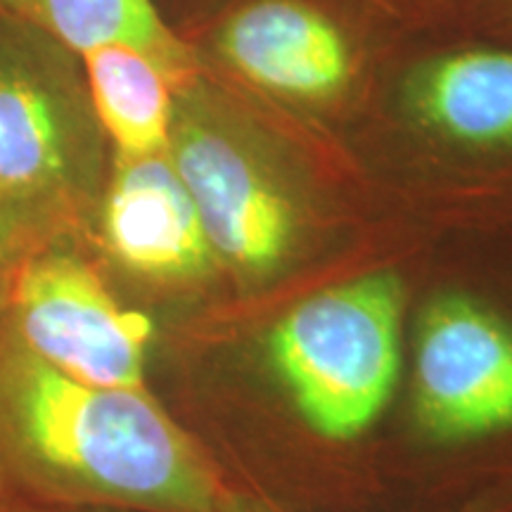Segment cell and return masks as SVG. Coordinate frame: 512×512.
I'll return each mask as SVG.
<instances>
[{"instance_id":"3","label":"cell","mask_w":512,"mask_h":512,"mask_svg":"<svg viewBox=\"0 0 512 512\" xmlns=\"http://www.w3.org/2000/svg\"><path fill=\"white\" fill-rule=\"evenodd\" d=\"M403 287L373 273L304 299L268 349L304 420L325 439H354L387 406L399 377Z\"/></svg>"},{"instance_id":"11","label":"cell","mask_w":512,"mask_h":512,"mask_svg":"<svg viewBox=\"0 0 512 512\" xmlns=\"http://www.w3.org/2000/svg\"><path fill=\"white\" fill-rule=\"evenodd\" d=\"M0 8L76 55L121 43L157 57L183 86L195 81L190 50L166 27L152 0H0Z\"/></svg>"},{"instance_id":"13","label":"cell","mask_w":512,"mask_h":512,"mask_svg":"<svg viewBox=\"0 0 512 512\" xmlns=\"http://www.w3.org/2000/svg\"><path fill=\"white\" fill-rule=\"evenodd\" d=\"M38 512H100V510H38Z\"/></svg>"},{"instance_id":"8","label":"cell","mask_w":512,"mask_h":512,"mask_svg":"<svg viewBox=\"0 0 512 512\" xmlns=\"http://www.w3.org/2000/svg\"><path fill=\"white\" fill-rule=\"evenodd\" d=\"M216 48L249 81L292 98H328L351 72L339 29L294 0H261L235 12L216 36Z\"/></svg>"},{"instance_id":"5","label":"cell","mask_w":512,"mask_h":512,"mask_svg":"<svg viewBox=\"0 0 512 512\" xmlns=\"http://www.w3.org/2000/svg\"><path fill=\"white\" fill-rule=\"evenodd\" d=\"M169 157L188 188L216 261L240 273L273 271L294 240L292 204L195 95H176Z\"/></svg>"},{"instance_id":"10","label":"cell","mask_w":512,"mask_h":512,"mask_svg":"<svg viewBox=\"0 0 512 512\" xmlns=\"http://www.w3.org/2000/svg\"><path fill=\"white\" fill-rule=\"evenodd\" d=\"M411 107L460 143H512V53L472 50L430 64L411 83Z\"/></svg>"},{"instance_id":"4","label":"cell","mask_w":512,"mask_h":512,"mask_svg":"<svg viewBox=\"0 0 512 512\" xmlns=\"http://www.w3.org/2000/svg\"><path fill=\"white\" fill-rule=\"evenodd\" d=\"M0 323L29 354L72 380L147 389L155 318L114 292L83 235H64L31 256Z\"/></svg>"},{"instance_id":"7","label":"cell","mask_w":512,"mask_h":512,"mask_svg":"<svg viewBox=\"0 0 512 512\" xmlns=\"http://www.w3.org/2000/svg\"><path fill=\"white\" fill-rule=\"evenodd\" d=\"M88 235L107 264L157 290L202 283L219 264L169 152H112Z\"/></svg>"},{"instance_id":"1","label":"cell","mask_w":512,"mask_h":512,"mask_svg":"<svg viewBox=\"0 0 512 512\" xmlns=\"http://www.w3.org/2000/svg\"><path fill=\"white\" fill-rule=\"evenodd\" d=\"M100 508L238 512L150 389L72 380L0 323V512Z\"/></svg>"},{"instance_id":"9","label":"cell","mask_w":512,"mask_h":512,"mask_svg":"<svg viewBox=\"0 0 512 512\" xmlns=\"http://www.w3.org/2000/svg\"><path fill=\"white\" fill-rule=\"evenodd\" d=\"M95 117L114 152L169 150L176 95L185 88L157 57L133 46H102L81 55Z\"/></svg>"},{"instance_id":"12","label":"cell","mask_w":512,"mask_h":512,"mask_svg":"<svg viewBox=\"0 0 512 512\" xmlns=\"http://www.w3.org/2000/svg\"><path fill=\"white\" fill-rule=\"evenodd\" d=\"M48 242L53 240L43 238L29 223L0 209V316L5 313L24 264Z\"/></svg>"},{"instance_id":"2","label":"cell","mask_w":512,"mask_h":512,"mask_svg":"<svg viewBox=\"0 0 512 512\" xmlns=\"http://www.w3.org/2000/svg\"><path fill=\"white\" fill-rule=\"evenodd\" d=\"M105 138L81 55L0 8V209L48 240L86 235Z\"/></svg>"},{"instance_id":"6","label":"cell","mask_w":512,"mask_h":512,"mask_svg":"<svg viewBox=\"0 0 512 512\" xmlns=\"http://www.w3.org/2000/svg\"><path fill=\"white\" fill-rule=\"evenodd\" d=\"M415 418L441 441L512 427V328L465 294L427 304L415 335Z\"/></svg>"}]
</instances>
